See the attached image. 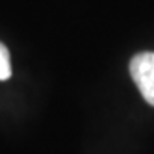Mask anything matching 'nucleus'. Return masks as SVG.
Listing matches in <instances>:
<instances>
[{"label": "nucleus", "instance_id": "f257e3e1", "mask_svg": "<svg viewBox=\"0 0 154 154\" xmlns=\"http://www.w3.org/2000/svg\"><path fill=\"white\" fill-rule=\"evenodd\" d=\"M130 76L143 98L154 106V52H139L130 61Z\"/></svg>", "mask_w": 154, "mask_h": 154}, {"label": "nucleus", "instance_id": "f03ea898", "mask_svg": "<svg viewBox=\"0 0 154 154\" xmlns=\"http://www.w3.org/2000/svg\"><path fill=\"white\" fill-rule=\"evenodd\" d=\"M11 76V60H9V50L6 45L0 43V80H8Z\"/></svg>", "mask_w": 154, "mask_h": 154}]
</instances>
